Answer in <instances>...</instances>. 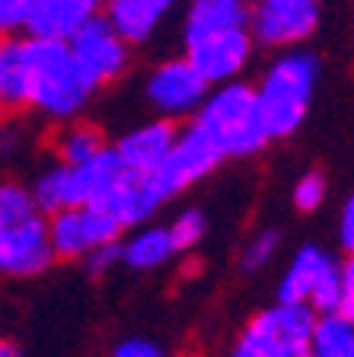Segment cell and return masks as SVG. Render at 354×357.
I'll list each match as a JSON object with an SVG mask.
<instances>
[{
    "label": "cell",
    "instance_id": "obj_1",
    "mask_svg": "<svg viewBox=\"0 0 354 357\" xmlns=\"http://www.w3.org/2000/svg\"><path fill=\"white\" fill-rule=\"evenodd\" d=\"M29 54V109L48 119H74L93 96V83L83 77L67 42L58 38H26Z\"/></svg>",
    "mask_w": 354,
    "mask_h": 357
},
{
    "label": "cell",
    "instance_id": "obj_2",
    "mask_svg": "<svg viewBox=\"0 0 354 357\" xmlns=\"http://www.w3.org/2000/svg\"><path fill=\"white\" fill-rule=\"evenodd\" d=\"M195 125L211 137L221 156H256L268 147V131L258 112L256 89L246 83H221V89L207 93L195 112Z\"/></svg>",
    "mask_w": 354,
    "mask_h": 357
},
{
    "label": "cell",
    "instance_id": "obj_3",
    "mask_svg": "<svg viewBox=\"0 0 354 357\" xmlns=\"http://www.w3.org/2000/svg\"><path fill=\"white\" fill-rule=\"evenodd\" d=\"M319 80V58L310 52H284L262 77L256 89L258 112L272 141L290 137L310 112Z\"/></svg>",
    "mask_w": 354,
    "mask_h": 357
},
{
    "label": "cell",
    "instance_id": "obj_4",
    "mask_svg": "<svg viewBox=\"0 0 354 357\" xmlns=\"http://www.w3.org/2000/svg\"><path fill=\"white\" fill-rule=\"evenodd\" d=\"M316 312L307 303H278L246 326L230 357H307Z\"/></svg>",
    "mask_w": 354,
    "mask_h": 357
},
{
    "label": "cell",
    "instance_id": "obj_5",
    "mask_svg": "<svg viewBox=\"0 0 354 357\" xmlns=\"http://www.w3.org/2000/svg\"><path fill=\"white\" fill-rule=\"evenodd\" d=\"M278 303H307L313 306V312H335L339 310V261L319 245H303L281 278Z\"/></svg>",
    "mask_w": 354,
    "mask_h": 357
},
{
    "label": "cell",
    "instance_id": "obj_6",
    "mask_svg": "<svg viewBox=\"0 0 354 357\" xmlns=\"http://www.w3.org/2000/svg\"><path fill=\"white\" fill-rule=\"evenodd\" d=\"M67 48L74 54L77 67L83 70V77L96 89L118 80L128 67V42L118 36L109 16L103 13L83 22L80 29L67 38Z\"/></svg>",
    "mask_w": 354,
    "mask_h": 357
},
{
    "label": "cell",
    "instance_id": "obj_7",
    "mask_svg": "<svg viewBox=\"0 0 354 357\" xmlns=\"http://www.w3.org/2000/svg\"><path fill=\"white\" fill-rule=\"evenodd\" d=\"M221 160L223 156H221V150L211 144V137H207L198 125H192V128H185L182 134H176V144H172L170 156L160 163V169L150 172V178H154V185L160 188L163 201H170V198H176L182 188L192 185V182L205 178L207 172H214Z\"/></svg>",
    "mask_w": 354,
    "mask_h": 357
},
{
    "label": "cell",
    "instance_id": "obj_8",
    "mask_svg": "<svg viewBox=\"0 0 354 357\" xmlns=\"http://www.w3.org/2000/svg\"><path fill=\"white\" fill-rule=\"evenodd\" d=\"M319 26V0H256L249 32L262 45L288 48L310 38Z\"/></svg>",
    "mask_w": 354,
    "mask_h": 357
},
{
    "label": "cell",
    "instance_id": "obj_9",
    "mask_svg": "<svg viewBox=\"0 0 354 357\" xmlns=\"http://www.w3.org/2000/svg\"><path fill=\"white\" fill-rule=\"evenodd\" d=\"M118 233H121V227L109 214L89 208V204L58 211L48 220V243H52V252L58 259H83L96 245L115 243Z\"/></svg>",
    "mask_w": 354,
    "mask_h": 357
},
{
    "label": "cell",
    "instance_id": "obj_10",
    "mask_svg": "<svg viewBox=\"0 0 354 357\" xmlns=\"http://www.w3.org/2000/svg\"><path fill=\"white\" fill-rule=\"evenodd\" d=\"M207 96V80L185 58H170L147 77V99L160 119L195 115Z\"/></svg>",
    "mask_w": 354,
    "mask_h": 357
},
{
    "label": "cell",
    "instance_id": "obj_11",
    "mask_svg": "<svg viewBox=\"0 0 354 357\" xmlns=\"http://www.w3.org/2000/svg\"><path fill=\"white\" fill-rule=\"evenodd\" d=\"M54 252L48 243V220L32 214L26 220H3L0 217V271L3 275H38L52 265Z\"/></svg>",
    "mask_w": 354,
    "mask_h": 357
},
{
    "label": "cell",
    "instance_id": "obj_12",
    "mask_svg": "<svg viewBox=\"0 0 354 357\" xmlns=\"http://www.w3.org/2000/svg\"><path fill=\"white\" fill-rule=\"evenodd\" d=\"M182 45H185L182 58L205 77L207 86H214V83H230L246 67V61L252 54V32L230 29V32H217V36L192 38V42Z\"/></svg>",
    "mask_w": 354,
    "mask_h": 357
},
{
    "label": "cell",
    "instance_id": "obj_13",
    "mask_svg": "<svg viewBox=\"0 0 354 357\" xmlns=\"http://www.w3.org/2000/svg\"><path fill=\"white\" fill-rule=\"evenodd\" d=\"M99 3L103 0H29L22 29H29V38L67 42L83 22L99 13Z\"/></svg>",
    "mask_w": 354,
    "mask_h": 357
},
{
    "label": "cell",
    "instance_id": "obj_14",
    "mask_svg": "<svg viewBox=\"0 0 354 357\" xmlns=\"http://www.w3.org/2000/svg\"><path fill=\"white\" fill-rule=\"evenodd\" d=\"M176 125L170 119H156L147 125L134 128L131 134H125L121 141L115 144V153L121 160V166L138 176H150V172L160 169V163L170 156L172 144H176Z\"/></svg>",
    "mask_w": 354,
    "mask_h": 357
},
{
    "label": "cell",
    "instance_id": "obj_15",
    "mask_svg": "<svg viewBox=\"0 0 354 357\" xmlns=\"http://www.w3.org/2000/svg\"><path fill=\"white\" fill-rule=\"evenodd\" d=\"M249 0H192L189 10H185L182 42L217 36V32L230 29H249Z\"/></svg>",
    "mask_w": 354,
    "mask_h": 357
},
{
    "label": "cell",
    "instance_id": "obj_16",
    "mask_svg": "<svg viewBox=\"0 0 354 357\" xmlns=\"http://www.w3.org/2000/svg\"><path fill=\"white\" fill-rule=\"evenodd\" d=\"M29 109V54L26 38L0 36V112Z\"/></svg>",
    "mask_w": 354,
    "mask_h": 357
},
{
    "label": "cell",
    "instance_id": "obj_17",
    "mask_svg": "<svg viewBox=\"0 0 354 357\" xmlns=\"http://www.w3.org/2000/svg\"><path fill=\"white\" fill-rule=\"evenodd\" d=\"M32 201L42 214H58L67 208H83L87 204V185H83L80 166H54L42 172L38 182L32 185Z\"/></svg>",
    "mask_w": 354,
    "mask_h": 357
},
{
    "label": "cell",
    "instance_id": "obj_18",
    "mask_svg": "<svg viewBox=\"0 0 354 357\" xmlns=\"http://www.w3.org/2000/svg\"><path fill=\"white\" fill-rule=\"evenodd\" d=\"M176 7V0H112L105 16L128 45L147 42L163 16Z\"/></svg>",
    "mask_w": 354,
    "mask_h": 357
},
{
    "label": "cell",
    "instance_id": "obj_19",
    "mask_svg": "<svg viewBox=\"0 0 354 357\" xmlns=\"http://www.w3.org/2000/svg\"><path fill=\"white\" fill-rule=\"evenodd\" d=\"M172 239L166 227H147V230L134 233L125 245H121V261L138 271H150V268H160L163 261L172 259Z\"/></svg>",
    "mask_w": 354,
    "mask_h": 357
},
{
    "label": "cell",
    "instance_id": "obj_20",
    "mask_svg": "<svg viewBox=\"0 0 354 357\" xmlns=\"http://www.w3.org/2000/svg\"><path fill=\"white\" fill-rule=\"evenodd\" d=\"M354 335V322H348L341 312H316L310 332L307 357H341Z\"/></svg>",
    "mask_w": 354,
    "mask_h": 357
},
{
    "label": "cell",
    "instance_id": "obj_21",
    "mask_svg": "<svg viewBox=\"0 0 354 357\" xmlns=\"http://www.w3.org/2000/svg\"><path fill=\"white\" fill-rule=\"evenodd\" d=\"M103 150H105V141H103V134H99L93 125L67 128V131L61 134V141H58V153H61V160H64L67 166L87 163V160H93V156L103 153Z\"/></svg>",
    "mask_w": 354,
    "mask_h": 357
},
{
    "label": "cell",
    "instance_id": "obj_22",
    "mask_svg": "<svg viewBox=\"0 0 354 357\" xmlns=\"http://www.w3.org/2000/svg\"><path fill=\"white\" fill-rule=\"evenodd\" d=\"M166 230H170L172 249L185 252V249L198 245L201 236L207 233V217H205V211H198V208H185L182 214H176V220H172Z\"/></svg>",
    "mask_w": 354,
    "mask_h": 357
},
{
    "label": "cell",
    "instance_id": "obj_23",
    "mask_svg": "<svg viewBox=\"0 0 354 357\" xmlns=\"http://www.w3.org/2000/svg\"><path fill=\"white\" fill-rule=\"evenodd\" d=\"M278 245H281V236L278 230H262L246 243L243 255H239V265L243 271H258V268H265L268 261L278 255Z\"/></svg>",
    "mask_w": 354,
    "mask_h": 357
},
{
    "label": "cell",
    "instance_id": "obj_24",
    "mask_svg": "<svg viewBox=\"0 0 354 357\" xmlns=\"http://www.w3.org/2000/svg\"><path fill=\"white\" fill-rule=\"evenodd\" d=\"M323 198H325V178L319 176V172H307V176L297 178V185H294L297 211L310 214V211H316L319 204H323Z\"/></svg>",
    "mask_w": 354,
    "mask_h": 357
},
{
    "label": "cell",
    "instance_id": "obj_25",
    "mask_svg": "<svg viewBox=\"0 0 354 357\" xmlns=\"http://www.w3.org/2000/svg\"><path fill=\"white\" fill-rule=\"evenodd\" d=\"M348 322H354V255L339 265V310Z\"/></svg>",
    "mask_w": 354,
    "mask_h": 357
},
{
    "label": "cell",
    "instance_id": "obj_26",
    "mask_svg": "<svg viewBox=\"0 0 354 357\" xmlns=\"http://www.w3.org/2000/svg\"><path fill=\"white\" fill-rule=\"evenodd\" d=\"M83 261H87V271H89V275H105V271H109L115 261H121V245H118V239H115V243L96 245L93 252L83 255Z\"/></svg>",
    "mask_w": 354,
    "mask_h": 357
},
{
    "label": "cell",
    "instance_id": "obj_27",
    "mask_svg": "<svg viewBox=\"0 0 354 357\" xmlns=\"http://www.w3.org/2000/svg\"><path fill=\"white\" fill-rule=\"evenodd\" d=\"M29 13V0H0V36H13V29H22Z\"/></svg>",
    "mask_w": 354,
    "mask_h": 357
},
{
    "label": "cell",
    "instance_id": "obj_28",
    "mask_svg": "<svg viewBox=\"0 0 354 357\" xmlns=\"http://www.w3.org/2000/svg\"><path fill=\"white\" fill-rule=\"evenodd\" d=\"M112 357H166V354H163V348H156L154 342H144V338H128V342L118 344Z\"/></svg>",
    "mask_w": 354,
    "mask_h": 357
},
{
    "label": "cell",
    "instance_id": "obj_29",
    "mask_svg": "<svg viewBox=\"0 0 354 357\" xmlns=\"http://www.w3.org/2000/svg\"><path fill=\"white\" fill-rule=\"evenodd\" d=\"M339 243L348 255H354V195L345 201L341 208V220H339Z\"/></svg>",
    "mask_w": 354,
    "mask_h": 357
},
{
    "label": "cell",
    "instance_id": "obj_30",
    "mask_svg": "<svg viewBox=\"0 0 354 357\" xmlns=\"http://www.w3.org/2000/svg\"><path fill=\"white\" fill-rule=\"evenodd\" d=\"M0 357H20V351L13 348V344H7V342H0Z\"/></svg>",
    "mask_w": 354,
    "mask_h": 357
},
{
    "label": "cell",
    "instance_id": "obj_31",
    "mask_svg": "<svg viewBox=\"0 0 354 357\" xmlns=\"http://www.w3.org/2000/svg\"><path fill=\"white\" fill-rule=\"evenodd\" d=\"M341 357H354V335H351V342H348V348H345V354Z\"/></svg>",
    "mask_w": 354,
    "mask_h": 357
},
{
    "label": "cell",
    "instance_id": "obj_32",
    "mask_svg": "<svg viewBox=\"0 0 354 357\" xmlns=\"http://www.w3.org/2000/svg\"><path fill=\"white\" fill-rule=\"evenodd\" d=\"M105 3H112V0H105Z\"/></svg>",
    "mask_w": 354,
    "mask_h": 357
}]
</instances>
